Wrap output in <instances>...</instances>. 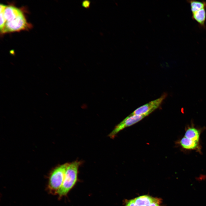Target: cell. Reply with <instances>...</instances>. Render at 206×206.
<instances>
[{
    "label": "cell",
    "instance_id": "cell-1",
    "mask_svg": "<svg viewBox=\"0 0 206 206\" xmlns=\"http://www.w3.org/2000/svg\"><path fill=\"white\" fill-rule=\"evenodd\" d=\"M81 163L78 161L68 163L63 183L57 192L60 197L66 195L76 184Z\"/></svg>",
    "mask_w": 206,
    "mask_h": 206
},
{
    "label": "cell",
    "instance_id": "cell-9",
    "mask_svg": "<svg viewBox=\"0 0 206 206\" xmlns=\"http://www.w3.org/2000/svg\"><path fill=\"white\" fill-rule=\"evenodd\" d=\"M181 146L184 148L188 150L199 149V142L183 137L179 142Z\"/></svg>",
    "mask_w": 206,
    "mask_h": 206
},
{
    "label": "cell",
    "instance_id": "cell-7",
    "mask_svg": "<svg viewBox=\"0 0 206 206\" xmlns=\"http://www.w3.org/2000/svg\"><path fill=\"white\" fill-rule=\"evenodd\" d=\"M192 19L196 21L199 26L206 29V9H203L192 13Z\"/></svg>",
    "mask_w": 206,
    "mask_h": 206
},
{
    "label": "cell",
    "instance_id": "cell-3",
    "mask_svg": "<svg viewBox=\"0 0 206 206\" xmlns=\"http://www.w3.org/2000/svg\"><path fill=\"white\" fill-rule=\"evenodd\" d=\"M167 96V94L164 93L159 98L138 108L131 114L147 116L160 106Z\"/></svg>",
    "mask_w": 206,
    "mask_h": 206
},
{
    "label": "cell",
    "instance_id": "cell-4",
    "mask_svg": "<svg viewBox=\"0 0 206 206\" xmlns=\"http://www.w3.org/2000/svg\"><path fill=\"white\" fill-rule=\"evenodd\" d=\"M29 25L23 13L13 20L6 22L5 26L1 31L3 33L18 31L27 29Z\"/></svg>",
    "mask_w": 206,
    "mask_h": 206
},
{
    "label": "cell",
    "instance_id": "cell-5",
    "mask_svg": "<svg viewBox=\"0 0 206 206\" xmlns=\"http://www.w3.org/2000/svg\"><path fill=\"white\" fill-rule=\"evenodd\" d=\"M146 116L143 115L130 114L115 126L109 135V137L112 138H114L120 131L136 123Z\"/></svg>",
    "mask_w": 206,
    "mask_h": 206
},
{
    "label": "cell",
    "instance_id": "cell-14",
    "mask_svg": "<svg viewBox=\"0 0 206 206\" xmlns=\"http://www.w3.org/2000/svg\"><path fill=\"white\" fill-rule=\"evenodd\" d=\"M125 206H137L134 199H132L128 201L126 203Z\"/></svg>",
    "mask_w": 206,
    "mask_h": 206
},
{
    "label": "cell",
    "instance_id": "cell-13",
    "mask_svg": "<svg viewBox=\"0 0 206 206\" xmlns=\"http://www.w3.org/2000/svg\"><path fill=\"white\" fill-rule=\"evenodd\" d=\"M90 3L91 2L90 1L85 0L82 2V5L83 7L86 8H88L90 7Z\"/></svg>",
    "mask_w": 206,
    "mask_h": 206
},
{
    "label": "cell",
    "instance_id": "cell-8",
    "mask_svg": "<svg viewBox=\"0 0 206 206\" xmlns=\"http://www.w3.org/2000/svg\"><path fill=\"white\" fill-rule=\"evenodd\" d=\"M159 199L148 195H144L136 197L134 200L137 206H148L151 203Z\"/></svg>",
    "mask_w": 206,
    "mask_h": 206
},
{
    "label": "cell",
    "instance_id": "cell-6",
    "mask_svg": "<svg viewBox=\"0 0 206 206\" xmlns=\"http://www.w3.org/2000/svg\"><path fill=\"white\" fill-rule=\"evenodd\" d=\"M23 13L19 9L11 6H7L4 11L6 22L11 21Z\"/></svg>",
    "mask_w": 206,
    "mask_h": 206
},
{
    "label": "cell",
    "instance_id": "cell-12",
    "mask_svg": "<svg viewBox=\"0 0 206 206\" xmlns=\"http://www.w3.org/2000/svg\"><path fill=\"white\" fill-rule=\"evenodd\" d=\"M6 22V21L4 15V11L0 12V28L1 31L3 29Z\"/></svg>",
    "mask_w": 206,
    "mask_h": 206
},
{
    "label": "cell",
    "instance_id": "cell-2",
    "mask_svg": "<svg viewBox=\"0 0 206 206\" xmlns=\"http://www.w3.org/2000/svg\"><path fill=\"white\" fill-rule=\"evenodd\" d=\"M68 163L60 165L52 172L49 177L48 188L52 193H57L63 183Z\"/></svg>",
    "mask_w": 206,
    "mask_h": 206
},
{
    "label": "cell",
    "instance_id": "cell-11",
    "mask_svg": "<svg viewBox=\"0 0 206 206\" xmlns=\"http://www.w3.org/2000/svg\"><path fill=\"white\" fill-rule=\"evenodd\" d=\"M190 6L192 13L203 9H206V1H198L195 0H187Z\"/></svg>",
    "mask_w": 206,
    "mask_h": 206
},
{
    "label": "cell",
    "instance_id": "cell-16",
    "mask_svg": "<svg viewBox=\"0 0 206 206\" xmlns=\"http://www.w3.org/2000/svg\"><path fill=\"white\" fill-rule=\"evenodd\" d=\"M197 181L201 182L204 181L206 179V176H200L196 178Z\"/></svg>",
    "mask_w": 206,
    "mask_h": 206
},
{
    "label": "cell",
    "instance_id": "cell-10",
    "mask_svg": "<svg viewBox=\"0 0 206 206\" xmlns=\"http://www.w3.org/2000/svg\"><path fill=\"white\" fill-rule=\"evenodd\" d=\"M200 132L196 128H189L186 130L184 137L193 141L199 142Z\"/></svg>",
    "mask_w": 206,
    "mask_h": 206
},
{
    "label": "cell",
    "instance_id": "cell-15",
    "mask_svg": "<svg viewBox=\"0 0 206 206\" xmlns=\"http://www.w3.org/2000/svg\"><path fill=\"white\" fill-rule=\"evenodd\" d=\"M160 199H159L157 201L151 203L148 206H160Z\"/></svg>",
    "mask_w": 206,
    "mask_h": 206
}]
</instances>
